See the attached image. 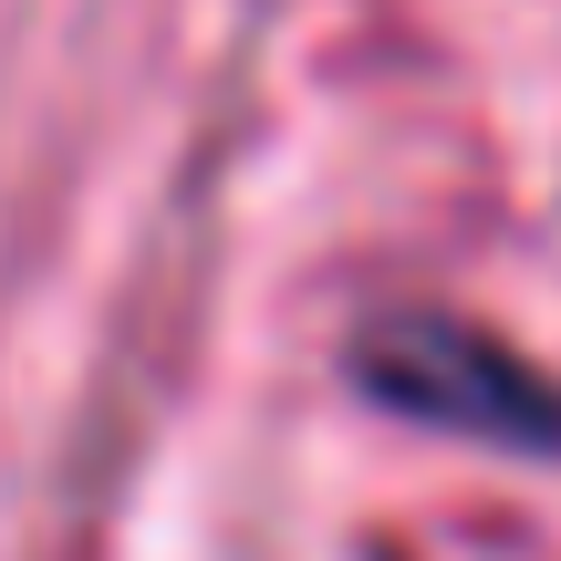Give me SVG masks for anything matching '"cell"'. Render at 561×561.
I'll return each mask as SVG.
<instances>
[{"mask_svg": "<svg viewBox=\"0 0 561 561\" xmlns=\"http://www.w3.org/2000/svg\"><path fill=\"white\" fill-rule=\"evenodd\" d=\"M354 375L396 416L458 426V437H489V447H561V385L458 312H385L354 343Z\"/></svg>", "mask_w": 561, "mask_h": 561, "instance_id": "obj_1", "label": "cell"}]
</instances>
